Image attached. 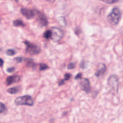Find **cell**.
Wrapping results in <instances>:
<instances>
[{
    "mask_svg": "<svg viewBox=\"0 0 123 123\" xmlns=\"http://www.w3.org/2000/svg\"><path fill=\"white\" fill-rule=\"evenodd\" d=\"M0 21H1V18H0Z\"/></svg>",
    "mask_w": 123,
    "mask_h": 123,
    "instance_id": "83f0119b",
    "label": "cell"
},
{
    "mask_svg": "<svg viewBox=\"0 0 123 123\" xmlns=\"http://www.w3.org/2000/svg\"><path fill=\"white\" fill-rule=\"evenodd\" d=\"M102 1L106 4H114L118 2L119 0H102Z\"/></svg>",
    "mask_w": 123,
    "mask_h": 123,
    "instance_id": "ac0fdd59",
    "label": "cell"
},
{
    "mask_svg": "<svg viewBox=\"0 0 123 123\" xmlns=\"http://www.w3.org/2000/svg\"><path fill=\"white\" fill-rule=\"evenodd\" d=\"M20 12L27 19H31L33 18L37 14V11L34 10L28 9V8H23L20 10Z\"/></svg>",
    "mask_w": 123,
    "mask_h": 123,
    "instance_id": "52a82bcc",
    "label": "cell"
},
{
    "mask_svg": "<svg viewBox=\"0 0 123 123\" xmlns=\"http://www.w3.org/2000/svg\"><path fill=\"white\" fill-rule=\"evenodd\" d=\"M75 68V64L74 63H71L68 64V66H67V68L68 69H74Z\"/></svg>",
    "mask_w": 123,
    "mask_h": 123,
    "instance_id": "ffe728a7",
    "label": "cell"
},
{
    "mask_svg": "<svg viewBox=\"0 0 123 123\" xmlns=\"http://www.w3.org/2000/svg\"><path fill=\"white\" fill-rule=\"evenodd\" d=\"M121 18V13L120 9L117 7H115L107 16V20L111 25H115L118 24Z\"/></svg>",
    "mask_w": 123,
    "mask_h": 123,
    "instance_id": "6da1fadb",
    "label": "cell"
},
{
    "mask_svg": "<svg viewBox=\"0 0 123 123\" xmlns=\"http://www.w3.org/2000/svg\"><path fill=\"white\" fill-rule=\"evenodd\" d=\"M14 70H15V68L13 67H12V68H9L7 69V72H13Z\"/></svg>",
    "mask_w": 123,
    "mask_h": 123,
    "instance_id": "603a6c76",
    "label": "cell"
},
{
    "mask_svg": "<svg viewBox=\"0 0 123 123\" xmlns=\"http://www.w3.org/2000/svg\"><path fill=\"white\" fill-rule=\"evenodd\" d=\"M47 1H48V2H50V3H53V2H55V0H47Z\"/></svg>",
    "mask_w": 123,
    "mask_h": 123,
    "instance_id": "4316f807",
    "label": "cell"
},
{
    "mask_svg": "<svg viewBox=\"0 0 123 123\" xmlns=\"http://www.w3.org/2000/svg\"><path fill=\"white\" fill-rule=\"evenodd\" d=\"M14 103L17 106L20 105H25V106H32L34 104L33 99L31 96L28 95H24L22 96H19L14 100Z\"/></svg>",
    "mask_w": 123,
    "mask_h": 123,
    "instance_id": "7a4b0ae2",
    "label": "cell"
},
{
    "mask_svg": "<svg viewBox=\"0 0 123 123\" xmlns=\"http://www.w3.org/2000/svg\"><path fill=\"white\" fill-rule=\"evenodd\" d=\"M71 77H72V75H71L70 74H68V73L66 74H65V76H64V77H65L64 80H68L71 78Z\"/></svg>",
    "mask_w": 123,
    "mask_h": 123,
    "instance_id": "44dd1931",
    "label": "cell"
},
{
    "mask_svg": "<svg viewBox=\"0 0 123 123\" xmlns=\"http://www.w3.org/2000/svg\"><path fill=\"white\" fill-rule=\"evenodd\" d=\"M48 68V66L44 63H41L40 64L39 69L40 71H44V70L47 69Z\"/></svg>",
    "mask_w": 123,
    "mask_h": 123,
    "instance_id": "9a60e30c",
    "label": "cell"
},
{
    "mask_svg": "<svg viewBox=\"0 0 123 123\" xmlns=\"http://www.w3.org/2000/svg\"><path fill=\"white\" fill-rule=\"evenodd\" d=\"M14 61H15L16 63H21L22 62L23 59H22V57H18L14 58Z\"/></svg>",
    "mask_w": 123,
    "mask_h": 123,
    "instance_id": "d6986e66",
    "label": "cell"
},
{
    "mask_svg": "<svg viewBox=\"0 0 123 123\" xmlns=\"http://www.w3.org/2000/svg\"><path fill=\"white\" fill-rule=\"evenodd\" d=\"M80 88L86 93H90L91 92V86L90 82L88 78H82L80 81Z\"/></svg>",
    "mask_w": 123,
    "mask_h": 123,
    "instance_id": "ba28073f",
    "label": "cell"
},
{
    "mask_svg": "<svg viewBox=\"0 0 123 123\" xmlns=\"http://www.w3.org/2000/svg\"><path fill=\"white\" fill-rule=\"evenodd\" d=\"M20 80V77L19 75H11L9 76L6 79V84L9 86L14 83L18 82Z\"/></svg>",
    "mask_w": 123,
    "mask_h": 123,
    "instance_id": "30bf717a",
    "label": "cell"
},
{
    "mask_svg": "<svg viewBox=\"0 0 123 123\" xmlns=\"http://www.w3.org/2000/svg\"><path fill=\"white\" fill-rule=\"evenodd\" d=\"M52 37L51 39L54 42H59L62 39L64 36V32L61 28L53 27L51 28Z\"/></svg>",
    "mask_w": 123,
    "mask_h": 123,
    "instance_id": "5b68a950",
    "label": "cell"
},
{
    "mask_svg": "<svg viewBox=\"0 0 123 123\" xmlns=\"http://www.w3.org/2000/svg\"><path fill=\"white\" fill-rule=\"evenodd\" d=\"M6 109V107L4 105V104H3L2 102H0V113H2V112H4Z\"/></svg>",
    "mask_w": 123,
    "mask_h": 123,
    "instance_id": "e0dca14e",
    "label": "cell"
},
{
    "mask_svg": "<svg viewBox=\"0 0 123 123\" xmlns=\"http://www.w3.org/2000/svg\"><path fill=\"white\" fill-rule=\"evenodd\" d=\"M43 37L46 39L50 38L52 37V31L51 30H46L43 34Z\"/></svg>",
    "mask_w": 123,
    "mask_h": 123,
    "instance_id": "5bb4252c",
    "label": "cell"
},
{
    "mask_svg": "<svg viewBox=\"0 0 123 123\" xmlns=\"http://www.w3.org/2000/svg\"><path fill=\"white\" fill-rule=\"evenodd\" d=\"M3 63H4L3 60H2L1 59H0V66H1V67H2V65H3Z\"/></svg>",
    "mask_w": 123,
    "mask_h": 123,
    "instance_id": "484cf974",
    "label": "cell"
},
{
    "mask_svg": "<svg viewBox=\"0 0 123 123\" xmlns=\"http://www.w3.org/2000/svg\"><path fill=\"white\" fill-rule=\"evenodd\" d=\"M19 92V89L16 87H14V88H11L7 89V92L11 94H15Z\"/></svg>",
    "mask_w": 123,
    "mask_h": 123,
    "instance_id": "4fadbf2b",
    "label": "cell"
},
{
    "mask_svg": "<svg viewBox=\"0 0 123 123\" xmlns=\"http://www.w3.org/2000/svg\"><path fill=\"white\" fill-rule=\"evenodd\" d=\"M106 71V65L104 63H100L97 66V71L95 73V75L97 77H99L102 75H103Z\"/></svg>",
    "mask_w": 123,
    "mask_h": 123,
    "instance_id": "9c48e42d",
    "label": "cell"
},
{
    "mask_svg": "<svg viewBox=\"0 0 123 123\" xmlns=\"http://www.w3.org/2000/svg\"><path fill=\"white\" fill-rule=\"evenodd\" d=\"M80 68H82V69H84L85 67H86V65H85V62H82L81 63L80 65Z\"/></svg>",
    "mask_w": 123,
    "mask_h": 123,
    "instance_id": "cb8c5ba5",
    "label": "cell"
},
{
    "mask_svg": "<svg viewBox=\"0 0 123 123\" xmlns=\"http://www.w3.org/2000/svg\"><path fill=\"white\" fill-rule=\"evenodd\" d=\"M26 66H28V67L32 68H35L36 67V64L31 59H26Z\"/></svg>",
    "mask_w": 123,
    "mask_h": 123,
    "instance_id": "7c38bea8",
    "label": "cell"
},
{
    "mask_svg": "<svg viewBox=\"0 0 123 123\" xmlns=\"http://www.w3.org/2000/svg\"><path fill=\"white\" fill-rule=\"evenodd\" d=\"M6 54L8 55H10V56H12V55H14L16 54V51L13 49H8L6 51Z\"/></svg>",
    "mask_w": 123,
    "mask_h": 123,
    "instance_id": "2e32d148",
    "label": "cell"
},
{
    "mask_svg": "<svg viewBox=\"0 0 123 123\" xmlns=\"http://www.w3.org/2000/svg\"><path fill=\"white\" fill-rule=\"evenodd\" d=\"M37 21L38 23V26L40 27H46L48 24V20L47 19V17L45 14L43 13L37 12Z\"/></svg>",
    "mask_w": 123,
    "mask_h": 123,
    "instance_id": "8992f818",
    "label": "cell"
},
{
    "mask_svg": "<svg viewBox=\"0 0 123 123\" xmlns=\"http://www.w3.org/2000/svg\"><path fill=\"white\" fill-rule=\"evenodd\" d=\"M24 43L26 46V51L31 55H36L40 53L41 48L39 46L32 43L29 41H24Z\"/></svg>",
    "mask_w": 123,
    "mask_h": 123,
    "instance_id": "3957f363",
    "label": "cell"
},
{
    "mask_svg": "<svg viewBox=\"0 0 123 123\" xmlns=\"http://www.w3.org/2000/svg\"><path fill=\"white\" fill-rule=\"evenodd\" d=\"M65 80H60V82H59V83H58V84H59V86H62V85H63L64 84V82H65Z\"/></svg>",
    "mask_w": 123,
    "mask_h": 123,
    "instance_id": "d4e9b609",
    "label": "cell"
},
{
    "mask_svg": "<svg viewBox=\"0 0 123 123\" xmlns=\"http://www.w3.org/2000/svg\"><path fill=\"white\" fill-rule=\"evenodd\" d=\"M108 83L111 90L115 93H117L119 88V80L118 78L115 75H111L108 78Z\"/></svg>",
    "mask_w": 123,
    "mask_h": 123,
    "instance_id": "277c9868",
    "label": "cell"
},
{
    "mask_svg": "<svg viewBox=\"0 0 123 123\" xmlns=\"http://www.w3.org/2000/svg\"><path fill=\"white\" fill-rule=\"evenodd\" d=\"M82 75V73H78V74H77L76 75L75 79H76V80L81 79Z\"/></svg>",
    "mask_w": 123,
    "mask_h": 123,
    "instance_id": "7402d4cb",
    "label": "cell"
},
{
    "mask_svg": "<svg viewBox=\"0 0 123 123\" xmlns=\"http://www.w3.org/2000/svg\"><path fill=\"white\" fill-rule=\"evenodd\" d=\"M13 25L15 27H25V24H24V22L22 20H20V19H17V20H14V21L13 22Z\"/></svg>",
    "mask_w": 123,
    "mask_h": 123,
    "instance_id": "8fae6325",
    "label": "cell"
}]
</instances>
